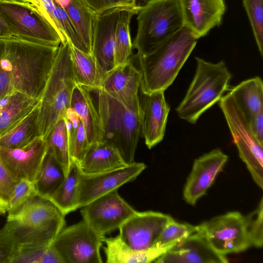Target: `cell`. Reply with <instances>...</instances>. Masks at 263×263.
Instances as JSON below:
<instances>
[{
    "instance_id": "cell-1",
    "label": "cell",
    "mask_w": 263,
    "mask_h": 263,
    "mask_svg": "<svg viewBox=\"0 0 263 263\" xmlns=\"http://www.w3.org/2000/svg\"><path fill=\"white\" fill-rule=\"evenodd\" d=\"M59 47L0 40V99L17 91L41 100Z\"/></svg>"
},
{
    "instance_id": "cell-2",
    "label": "cell",
    "mask_w": 263,
    "mask_h": 263,
    "mask_svg": "<svg viewBox=\"0 0 263 263\" xmlns=\"http://www.w3.org/2000/svg\"><path fill=\"white\" fill-rule=\"evenodd\" d=\"M197 40L193 31L184 25L148 53L137 54L141 74V92L150 94L164 91L174 81Z\"/></svg>"
},
{
    "instance_id": "cell-3",
    "label": "cell",
    "mask_w": 263,
    "mask_h": 263,
    "mask_svg": "<svg viewBox=\"0 0 263 263\" xmlns=\"http://www.w3.org/2000/svg\"><path fill=\"white\" fill-rule=\"evenodd\" d=\"M87 87L102 130L101 143L116 148L127 164L135 162L141 132V115L130 109L101 87Z\"/></svg>"
},
{
    "instance_id": "cell-4",
    "label": "cell",
    "mask_w": 263,
    "mask_h": 263,
    "mask_svg": "<svg viewBox=\"0 0 263 263\" xmlns=\"http://www.w3.org/2000/svg\"><path fill=\"white\" fill-rule=\"evenodd\" d=\"M65 216L49 200L36 194L8 211L7 221L17 244L50 246L64 228Z\"/></svg>"
},
{
    "instance_id": "cell-5",
    "label": "cell",
    "mask_w": 263,
    "mask_h": 263,
    "mask_svg": "<svg viewBox=\"0 0 263 263\" xmlns=\"http://www.w3.org/2000/svg\"><path fill=\"white\" fill-rule=\"evenodd\" d=\"M77 85L67 41L61 43L58 48L40 102L38 122L44 138L58 121L65 118Z\"/></svg>"
},
{
    "instance_id": "cell-6",
    "label": "cell",
    "mask_w": 263,
    "mask_h": 263,
    "mask_svg": "<svg viewBox=\"0 0 263 263\" xmlns=\"http://www.w3.org/2000/svg\"><path fill=\"white\" fill-rule=\"evenodd\" d=\"M195 60V74L176 108L178 117L191 124H195L204 112L220 100L232 78L223 61L213 63L198 57Z\"/></svg>"
},
{
    "instance_id": "cell-7",
    "label": "cell",
    "mask_w": 263,
    "mask_h": 263,
    "mask_svg": "<svg viewBox=\"0 0 263 263\" xmlns=\"http://www.w3.org/2000/svg\"><path fill=\"white\" fill-rule=\"evenodd\" d=\"M137 14L133 47L139 55L148 53L184 25L178 0H149Z\"/></svg>"
},
{
    "instance_id": "cell-8",
    "label": "cell",
    "mask_w": 263,
    "mask_h": 263,
    "mask_svg": "<svg viewBox=\"0 0 263 263\" xmlns=\"http://www.w3.org/2000/svg\"><path fill=\"white\" fill-rule=\"evenodd\" d=\"M0 13L12 39L56 47L62 43L54 28L30 3L0 1Z\"/></svg>"
},
{
    "instance_id": "cell-9",
    "label": "cell",
    "mask_w": 263,
    "mask_h": 263,
    "mask_svg": "<svg viewBox=\"0 0 263 263\" xmlns=\"http://www.w3.org/2000/svg\"><path fill=\"white\" fill-rule=\"evenodd\" d=\"M218 102L240 158L254 182L262 189V146L252 133L245 115L230 92L222 96Z\"/></svg>"
},
{
    "instance_id": "cell-10",
    "label": "cell",
    "mask_w": 263,
    "mask_h": 263,
    "mask_svg": "<svg viewBox=\"0 0 263 263\" xmlns=\"http://www.w3.org/2000/svg\"><path fill=\"white\" fill-rule=\"evenodd\" d=\"M83 220L64 228L51 244L63 263H102L103 239Z\"/></svg>"
},
{
    "instance_id": "cell-11",
    "label": "cell",
    "mask_w": 263,
    "mask_h": 263,
    "mask_svg": "<svg viewBox=\"0 0 263 263\" xmlns=\"http://www.w3.org/2000/svg\"><path fill=\"white\" fill-rule=\"evenodd\" d=\"M212 248L223 255L239 253L251 246L246 216L233 211L214 217L200 224Z\"/></svg>"
},
{
    "instance_id": "cell-12",
    "label": "cell",
    "mask_w": 263,
    "mask_h": 263,
    "mask_svg": "<svg viewBox=\"0 0 263 263\" xmlns=\"http://www.w3.org/2000/svg\"><path fill=\"white\" fill-rule=\"evenodd\" d=\"M83 220L102 237L119 227L137 211L117 190L101 196L81 208Z\"/></svg>"
},
{
    "instance_id": "cell-13",
    "label": "cell",
    "mask_w": 263,
    "mask_h": 263,
    "mask_svg": "<svg viewBox=\"0 0 263 263\" xmlns=\"http://www.w3.org/2000/svg\"><path fill=\"white\" fill-rule=\"evenodd\" d=\"M142 162H134L124 167L104 172L84 174L81 173L78 208L96 199L117 190L123 185L134 181L146 168Z\"/></svg>"
},
{
    "instance_id": "cell-14",
    "label": "cell",
    "mask_w": 263,
    "mask_h": 263,
    "mask_svg": "<svg viewBox=\"0 0 263 263\" xmlns=\"http://www.w3.org/2000/svg\"><path fill=\"white\" fill-rule=\"evenodd\" d=\"M170 215L161 212L136 211L119 228L121 239L136 250L152 247Z\"/></svg>"
},
{
    "instance_id": "cell-15",
    "label": "cell",
    "mask_w": 263,
    "mask_h": 263,
    "mask_svg": "<svg viewBox=\"0 0 263 263\" xmlns=\"http://www.w3.org/2000/svg\"><path fill=\"white\" fill-rule=\"evenodd\" d=\"M228 156L216 148L195 159L183 191L184 200L191 205L206 193L222 170Z\"/></svg>"
},
{
    "instance_id": "cell-16",
    "label": "cell",
    "mask_w": 263,
    "mask_h": 263,
    "mask_svg": "<svg viewBox=\"0 0 263 263\" xmlns=\"http://www.w3.org/2000/svg\"><path fill=\"white\" fill-rule=\"evenodd\" d=\"M47 148L45 139L40 137L20 148H7L0 146V154L15 180L26 179L34 182L46 154Z\"/></svg>"
},
{
    "instance_id": "cell-17",
    "label": "cell",
    "mask_w": 263,
    "mask_h": 263,
    "mask_svg": "<svg viewBox=\"0 0 263 263\" xmlns=\"http://www.w3.org/2000/svg\"><path fill=\"white\" fill-rule=\"evenodd\" d=\"M140 84V71L130 60L107 72L101 88L127 107L141 115L138 95Z\"/></svg>"
},
{
    "instance_id": "cell-18",
    "label": "cell",
    "mask_w": 263,
    "mask_h": 263,
    "mask_svg": "<svg viewBox=\"0 0 263 263\" xmlns=\"http://www.w3.org/2000/svg\"><path fill=\"white\" fill-rule=\"evenodd\" d=\"M115 7L96 13L93 22L92 54L107 73L117 65L115 60V33L119 13Z\"/></svg>"
},
{
    "instance_id": "cell-19",
    "label": "cell",
    "mask_w": 263,
    "mask_h": 263,
    "mask_svg": "<svg viewBox=\"0 0 263 263\" xmlns=\"http://www.w3.org/2000/svg\"><path fill=\"white\" fill-rule=\"evenodd\" d=\"M164 92L158 91L150 94L141 92V132L149 149L160 143L165 135L170 108Z\"/></svg>"
},
{
    "instance_id": "cell-20",
    "label": "cell",
    "mask_w": 263,
    "mask_h": 263,
    "mask_svg": "<svg viewBox=\"0 0 263 263\" xmlns=\"http://www.w3.org/2000/svg\"><path fill=\"white\" fill-rule=\"evenodd\" d=\"M228 262L225 255L217 253L212 248L206 240L201 228L200 231L177 243L154 262L226 263Z\"/></svg>"
},
{
    "instance_id": "cell-21",
    "label": "cell",
    "mask_w": 263,
    "mask_h": 263,
    "mask_svg": "<svg viewBox=\"0 0 263 263\" xmlns=\"http://www.w3.org/2000/svg\"><path fill=\"white\" fill-rule=\"evenodd\" d=\"M181 6L184 24L197 39L219 26L226 11L224 0H178Z\"/></svg>"
},
{
    "instance_id": "cell-22",
    "label": "cell",
    "mask_w": 263,
    "mask_h": 263,
    "mask_svg": "<svg viewBox=\"0 0 263 263\" xmlns=\"http://www.w3.org/2000/svg\"><path fill=\"white\" fill-rule=\"evenodd\" d=\"M104 251L107 263H146L154 262L173 247H152L144 250H136L127 245L118 235L114 237L104 238Z\"/></svg>"
},
{
    "instance_id": "cell-23",
    "label": "cell",
    "mask_w": 263,
    "mask_h": 263,
    "mask_svg": "<svg viewBox=\"0 0 263 263\" xmlns=\"http://www.w3.org/2000/svg\"><path fill=\"white\" fill-rule=\"evenodd\" d=\"M40 100L17 91L0 99V136L27 116Z\"/></svg>"
},
{
    "instance_id": "cell-24",
    "label": "cell",
    "mask_w": 263,
    "mask_h": 263,
    "mask_svg": "<svg viewBox=\"0 0 263 263\" xmlns=\"http://www.w3.org/2000/svg\"><path fill=\"white\" fill-rule=\"evenodd\" d=\"M78 115L90 144L101 142L103 130L97 110L88 90L77 84L71 98L70 106Z\"/></svg>"
},
{
    "instance_id": "cell-25",
    "label": "cell",
    "mask_w": 263,
    "mask_h": 263,
    "mask_svg": "<svg viewBox=\"0 0 263 263\" xmlns=\"http://www.w3.org/2000/svg\"><path fill=\"white\" fill-rule=\"evenodd\" d=\"M127 165L118 151L106 144H90L79 164L81 173L93 174L124 167Z\"/></svg>"
},
{
    "instance_id": "cell-26",
    "label": "cell",
    "mask_w": 263,
    "mask_h": 263,
    "mask_svg": "<svg viewBox=\"0 0 263 263\" xmlns=\"http://www.w3.org/2000/svg\"><path fill=\"white\" fill-rule=\"evenodd\" d=\"M71 20L83 44L85 52L92 54L93 22L96 14L80 0H53Z\"/></svg>"
},
{
    "instance_id": "cell-27",
    "label": "cell",
    "mask_w": 263,
    "mask_h": 263,
    "mask_svg": "<svg viewBox=\"0 0 263 263\" xmlns=\"http://www.w3.org/2000/svg\"><path fill=\"white\" fill-rule=\"evenodd\" d=\"M74 77L77 84L87 87H101L106 73L92 54L85 53L70 42Z\"/></svg>"
},
{
    "instance_id": "cell-28",
    "label": "cell",
    "mask_w": 263,
    "mask_h": 263,
    "mask_svg": "<svg viewBox=\"0 0 263 263\" xmlns=\"http://www.w3.org/2000/svg\"><path fill=\"white\" fill-rule=\"evenodd\" d=\"M81 171L78 163L71 161L68 174L56 191L48 199L65 216L78 208Z\"/></svg>"
},
{
    "instance_id": "cell-29",
    "label": "cell",
    "mask_w": 263,
    "mask_h": 263,
    "mask_svg": "<svg viewBox=\"0 0 263 263\" xmlns=\"http://www.w3.org/2000/svg\"><path fill=\"white\" fill-rule=\"evenodd\" d=\"M39 105L23 120L0 136V146L7 148L23 147L36 138L42 137L39 122Z\"/></svg>"
},
{
    "instance_id": "cell-30",
    "label": "cell",
    "mask_w": 263,
    "mask_h": 263,
    "mask_svg": "<svg viewBox=\"0 0 263 263\" xmlns=\"http://www.w3.org/2000/svg\"><path fill=\"white\" fill-rule=\"evenodd\" d=\"M246 118L263 109V84L258 77L246 80L229 91Z\"/></svg>"
},
{
    "instance_id": "cell-31",
    "label": "cell",
    "mask_w": 263,
    "mask_h": 263,
    "mask_svg": "<svg viewBox=\"0 0 263 263\" xmlns=\"http://www.w3.org/2000/svg\"><path fill=\"white\" fill-rule=\"evenodd\" d=\"M141 6H125L119 11L115 33V55L116 65L130 61L133 43L130 33V23L133 16L137 14Z\"/></svg>"
},
{
    "instance_id": "cell-32",
    "label": "cell",
    "mask_w": 263,
    "mask_h": 263,
    "mask_svg": "<svg viewBox=\"0 0 263 263\" xmlns=\"http://www.w3.org/2000/svg\"><path fill=\"white\" fill-rule=\"evenodd\" d=\"M65 177L61 166L51 154L47 152L34 182L36 194L48 199Z\"/></svg>"
},
{
    "instance_id": "cell-33",
    "label": "cell",
    "mask_w": 263,
    "mask_h": 263,
    "mask_svg": "<svg viewBox=\"0 0 263 263\" xmlns=\"http://www.w3.org/2000/svg\"><path fill=\"white\" fill-rule=\"evenodd\" d=\"M68 136L69 152L71 161L80 163L90 143L85 128L77 112L69 108L64 119Z\"/></svg>"
},
{
    "instance_id": "cell-34",
    "label": "cell",
    "mask_w": 263,
    "mask_h": 263,
    "mask_svg": "<svg viewBox=\"0 0 263 263\" xmlns=\"http://www.w3.org/2000/svg\"><path fill=\"white\" fill-rule=\"evenodd\" d=\"M47 152L51 154L62 167L65 176L71 163L69 152L68 136L64 119H60L45 138Z\"/></svg>"
},
{
    "instance_id": "cell-35",
    "label": "cell",
    "mask_w": 263,
    "mask_h": 263,
    "mask_svg": "<svg viewBox=\"0 0 263 263\" xmlns=\"http://www.w3.org/2000/svg\"><path fill=\"white\" fill-rule=\"evenodd\" d=\"M11 263H63L50 246L17 244Z\"/></svg>"
},
{
    "instance_id": "cell-36",
    "label": "cell",
    "mask_w": 263,
    "mask_h": 263,
    "mask_svg": "<svg viewBox=\"0 0 263 263\" xmlns=\"http://www.w3.org/2000/svg\"><path fill=\"white\" fill-rule=\"evenodd\" d=\"M201 230L200 224L194 226L176 221L170 216L153 247H174L193 234Z\"/></svg>"
},
{
    "instance_id": "cell-37",
    "label": "cell",
    "mask_w": 263,
    "mask_h": 263,
    "mask_svg": "<svg viewBox=\"0 0 263 263\" xmlns=\"http://www.w3.org/2000/svg\"><path fill=\"white\" fill-rule=\"evenodd\" d=\"M263 0H242L253 35L261 57L263 56Z\"/></svg>"
},
{
    "instance_id": "cell-38",
    "label": "cell",
    "mask_w": 263,
    "mask_h": 263,
    "mask_svg": "<svg viewBox=\"0 0 263 263\" xmlns=\"http://www.w3.org/2000/svg\"><path fill=\"white\" fill-rule=\"evenodd\" d=\"M247 228L252 246L260 248L263 246V198L257 208L246 216Z\"/></svg>"
},
{
    "instance_id": "cell-39",
    "label": "cell",
    "mask_w": 263,
    "mask_h": 263,
    "mask_svg": "<svg viewBox=\"0 0 263 263\" xmlns=\"http://www.w3.org/2000/svg\"><path fill=\"white\" fill-rule=\"evenodd\" d=\"M36 194L34 182L26 179L18 180L9 200L7 212L15 209L28 199Z\"/></svg>"
},
{
    "instance_id": "cell-40",
    "label": "cell",
    "mask_w": 263,
    "mask_h": 263,
    "mask_svg": "<svg viewBox=\"0 0 263 263\" xmlns=\"http://www.w3.org/2000/svg\"><path fill=\"white\" fill-rule=\"evenodd\" d=\"M55 5L56 17L66 36L67 41L78 49L85 52L83 44L67 13L60 6L55 3Z\"/></svg>"
},
{
    "instance_id": "cell-41",
    "label": "cell",
    "mask_w": 263,
    "mask_h": 263,
    "mask_svg": "<svg viewBox=\"0 0 263 263\" xmlns=\"http://www.w3.org/2000/svg\"><path fill=\"white\" fill-rule=\"evenodd\" d=\"M17 246L7 221L0 229V263H11Z\"/></svg>"
},
{
    "instance_id": "cell-42",
    "label": "cell",
    "mask_w": 263,
    "mask_h": 263,
    "mask_svg": "<svg viewBox=\"0 0 263 263\" xmlns=\"http://www.w3.org/2000/svg\"><path fill=\"white\" fill-rule=\"evenodd\" d=\"M17 181L12 178L0 154V196L8 203Z\"/></svg>"
},
{
    "instance_id": "cell-43",
    "label": "cell",
    "mask_w": 263,
    "mask_h": 263,
    "mask_svg": "<svg viewBox=\"0 0 263 263\" xmlns=\"http://www.w3.org/2000/svg\"><path fill=\"white\" fill-rule=\"evenodd\" d=\"M43 14L60 36L62 43L67 41L66 36L56 17L55 5L53 0H40Z\"/></svg>"
},
{
    "instance_id": "cell-44",
    "label": "cell",
    "mask_w": 263,
    "mask_h": 263,
    "mask_svg": "<svg viewBox=\"0 0 263 263\" xmlns=\"http://www.w3.org/2000/svg\"><path fill=\"white\" fill-rule=\"evenodd\" d=\"M96 13L120 7L133 6L128 0H80ZM136 6V5H135Z\"/></svg>"
},
{
    "instance_id": "cell-45",
    "label": "cell",
    "mask_w": 263,
    "mask_h": 263,
    "mask_svg": "<svg viewBox=\"0 0 263 263\" xmlns=\"http://www.w3.org/2000/svg\"><path fill=\"white\" fill-rule=\"evenodd\" d=\"M246 119L252 133L263 146V109Z\"/></svg>"
},
{
    "instance_id": "cell-46",
    "label": "cell",
    "mask_w": 263,
    "mask_h": 263,
    "mask_svg": "<svg viewBox=\"0 0 263 263\" xmlns=\"http://www.w3.org/2000/svg\"><path fill=\"white\" fill-rule=\"evenodd\" d=\"M12 39L0 13V40Z\"/></svg>"
},
{
    "instance_id": "cell-47",
    "label": "cell",
    "mask_w": 263,
    "mask_h": 263,
    "mask_svg": "<svg viewBox=\"0 0 263 263\" xmlns=\"http://www.w3.org/2000/svg\"><path fill=\"white\" fill-rule=\"evenodd\" d=\"M0 209L7 212L8 203L0 196Z\"/></svg>"
},
{
    "instance_id": "cell-48",
    "label": "cell",
    "mask_w": 263,
    "mask_h": 263,
    "mask_svg": "<svg viewBox=\"0 0 263 263\" xmlns=\"http://www.w3.org/2000/svg\"><path fill=\"white\" fill-rule=\"evenodd\" d=\"M34 2H35V7L37 8V9L40 11V12H42V7H41V4H40V0H34Z\"/></svg>"
},
{
    "instance_id": "cell-49",
    "label": "cell",
    "mask_w": 263,
    "mask_h": 263,
    "mask_svg": "<svg viewBox=\"0 0 263 263\" xmlns=\"http://www.w3.org/2000/svg\"><path fill=\"white\" fill-rule=\"evenodd\" d=\"M16 1L20 2H24V3H29L35 6V2L34 0H15Z\"/></svg>"
},
{
    "instance_id": "cell-50",
    "label": "cell",
    "mask_w": 263,
    "mask_h": 263,
    "mask_svg": "<svg viewBox=\"0 0 263 263\" xmlns=\"http://www.w3.org/2000/svg\"><path fill=\"white\" fill-rule=\"evenodd\" d=\"M129 2L133 5L135 6L137 5L136 2L137 0H128Z\"/></svg>"
},
{
    "instance_id": "cell-51",
    "label": "cell",
    "mask_w": 263,
    "mask_h": 263,
    "mask_svg": "<svg viewBox=\"0 0 263 263\" xmlns=\"http://www.w3.org/2000/svg\"><path fill=\"white\" fill-rule=\"evenodd\" d=\"M6 212L2 209H0V216L5 214Z\"/></svg>"
},
{
    "instance_id": "cell-52",
    "label": "cell",
    "mask_w": 263,
    "mask_h": 263,
    "mask_svg": "<svg viewBox=\"0 0 263 263\" xmlns=\"http://www.w3.org/2000/svg\"><path fill=\"white\" fill-rule=\"evenodd\" d=\"M0 1H16L15 0H0Z\"/></svg>"
}]
</instances>
